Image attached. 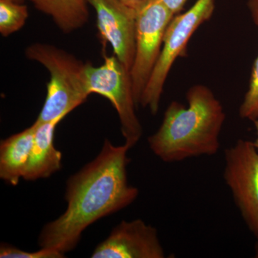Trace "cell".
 <instances>
[{"mask_svg": "<svg viewBox=\"0 0 258 258\" xmlns=\"http://www.w3.org/2000/svg\"><path fill=\"white\" fill-rule=\"evenodd\" d=\"M130 149L125 144L114 146L106 139L98 156L68 179L67 208L44 226L38 237L41 248L63 254L73 250L90 225L137 200L139 189L129 184L127 177Z\"/></svg>", "mask_w": 258, "mask_h": 258, "instance_id": "1", "label": "cell"}, {"mask_svg": "<svg viewBox=\"0 0 258 258\" xmlns=\"http://www.w3.org/2000/svg\"><path fill=\"white\" fill-rule=\"evenodd\" d=\"M186 98L187 106L171 102L159 129L148 138L151 150L164 162L213 156L220 149L226 118L222 103L210 88L201 84L189 88Z\"/></svg>", "mask_w": 258, "mask_h": 258, "instance_id": "2", "label": "cell"}, {"mask_svg": "<svg viewBox=\"0 0 258 258\" xmlns=\"http://www.w3.org/2000/svg\"><path fill=\"white\" fill-rule=\"evenodd\" d=\"M25 55L46 68L50 76L46 98L37 123L60 122L86 101L90 94L85 80L86 63L66 51L40 42L27 47Z\"/></svg>", "mask_w": 258, "mask_h": 258, "instance_id": "3", "label": "cell"}, {"mask_svg": "<svg viewBox=\"0 0 258 258\" xmlns=\"http://www.w3.org/2000/svg\"><path fill=\"white\" fill-rule=\"evenodd\" d=\"M215 0H197L187 11L174 15L166 29L160 55L141 98L139 106L157 114L168 75L173 64L186 52L190 38L202 24L210 20Z\"/></svg>", "mask_w": 258, "mask_h": 258, "instance_id": "4", "label": "cell"}, {"mask_svg": "<svg viewBox=\"0 0 258 258\" xmlns=\"http://www.w3.org/2000/svg\"><path fill=\"white\" fill-rule=\"evenodd\" d=\"M85 80L90 95L105 97L114 107L125 144L132 149L142 138L143 128L136 113L137 106L130 71L115 55L106 56L98 67L85 64Z\"/></svg>", "mask_w": 258, "mask_h": 258, "instance_id": "5", "label": "cell"}, {"mask_svg": "<svg viewBox=\"0 0 258 258\" xmlns=\"http://www.w3.org/2000/svg\"><path fill=\"white\" fill-rule=\"evenodd\" d=\"M136 11V52L130 74L138 106L160 55L166 29L174 14L163 0H147Z\"/></svg>", "mask_w": 258, "mask_h": 258, "instance_id": "6", "label": "cell"}, {"mask_svg": "<svg viewBox=\"0 0 258 258\" xmlns=\"http://www.w3.org/2000/svg\"><path fill=\"white\" fill-rule=\"evenodd\" d=\"M224 179L250 232L258 239V151L239 139L225 151Z\"/></svg>", "mask_w": 258, "mask_h": 258, "instance_id": "7", "label": "cell"}, {"mask_svg": "<svg viewBox=\"0 0 258 258\" xmlns=\"http://www.w3.org/2000/svg\"><path fill=\"white\" fill-rule=\"evenodd\" d=\"M97 15V26L104 44L131 71L136 52L137 11L120 0H87Z\"/></svg>", "mask_w": 258, "mask_h": 258, "instance_id": "8", "label": "cell"}, {"mask_svg": "<svg viewBox=\"0 0 258 258\" xmlns=\"http://www.w3.org/2000/svg\"><path fill=\"white\" fill-rule=\"evenodd\" d=\"M92 258H164L165 251L155 227L142 219L122 220L96 246Z\"/></svg>", "mask_w": 258, "mask_h": 258, "instance_id": "9", "label": "cell"}, {"mask_svg": "<svg viewBox=\"0 0 258 258\" xmlns=\"http://www.w3.org/2000/svg\"><path fill=\"white\" fill-rule=\"evenodd\" d=\"M60 121H36L34 142L23 179L35 181L50 177L62 168V153L54 145V133Z\"/></svg>", "mask_w": 258, "mask_h": 258, "instance_id": "10", "label": "cell"}, {"mask_svg": "<svg viewBox=\"0 0 258 258\" xmlns=\"http://www.w3.org/2000/svg\"><path fill=\"white\" fill-rule=\"evenodd\" d=\"M35 125L2 141L0 144V178L17 186L23 178L31 152Z\"/></svg>", "mask_w": 258, "mask_h": 258, "instance_id": "11", "label": "cell"}, {"mask_svg": "<svg viewBox=\"0 0 258 258\" xmlns=\"http://www.w3.org/2000/svg\"><path fill=\"white\" fill-rule=\"evenodd\" d=\"M37 9L50 15L64 32L83 27L88 19L87 0H30Z\"/></svg>", "mask_w": 258, "mask_h": 258, "instance_id": "12", "label": "cell"}, {"mask_svg": "<svg viewBox=\"0 0 258 258\" xmlns=\"http://www.w3.org/2000/svg\"><path fill=\"white\" fill-rule=\"evenodd\" d=\"M248 8L254 23L258 25V0H249ZM240 116L254 121L258 118V56L254 60L249 87L239 109Z\"/></svg>", "mask_w": 258, "mask_h": 258, "instance_id": "13", "label": "cell"}, {"mask_svg": "<svg viewBox=\"0 0 258 258\" xmlns=\"http://www.w3.org/2000/svg\"><path fill=\"white\" fill-rule=\"evenodd\" d=\"M28 17V8L12 0H0V32L4 37L18 31Z\"/></svg>", "mask_w": 258, "mask_h": 258, "instance_id": "14", "label": "cell"}, {"mask_svg": "<svg viewBox=\"0 0 258 258\" xmlns=\"http://www.w3.org/2000/svg\"><path fill=\"white\" fill-rule=\"evenodd\" d=\"M64 254L55 249L41 248L36 252H28L18 248L12 244L2 243L0 246L1 258H62Z\"/></svg>", "mask_w": 258, "mask_h": 258, "instance_id": "15", "label": "cell"}, {"mask_svg": "<svg viewBox=\"0 0 258 258\" xmlns=\"http://www.w3.org/2000/svg\"><path fill=\"white\" fill-rule=\"evenodd\" d=\"M187 1L188 0H163L164 4L174 13V15L179 14Z\"/></svg>", "mask_w": 258, "mask_h": 258, "instance_id": "16", "label": "cell"}, {"mask_svg": "<svg viewBox=\"0 0 258 258\" xmlns=\"http://www.w3.org/2000/svg\"><path fill=\"white\" fill-rule=\"evenodd\" d=\"M120 1L123 2L129 8L137 10L139 7L142 6L147 0H120Z\"/></svg>", "mask_w": 258, "mask_h": 258, "instance_id": "17", "label": "cell"}, {"mask_svg": "<svg viewBox=\"0 0 258 258\" xmlns=\"http://www.w3.org/2000/svg\"><path fill=\"white\" fill-rule=\"evenodd\" d=\"M254 128H255L256 131V138L255 140L254 141L253 144L254 147H255L256 149H257L258 151V118L253 121Z\"/></svg>", "mask_w": 258, "mask_h": 258, "instance_id": "18", "label": "cell"}, {"mask_svg": "<svg viewBox=\"0 0 258 258\" xmlns=\"http://www.w3.org/2000/svg\"><path fill=\"white\" fill-rule=\"evenodd\" d=\"M255 257L258 258V244L257 245V247H256Z\"/></svg>", "mask_w": 258, "mask_h": 258, "instance_id": "19", "label": "cell"}, {"mask_svg": "<svg viewBox=\"0 0 258 258\" xmlns=\"http://www.w3.org/2000/svg\"><path fill=\"white\" fill-rule=\"evenodd\" d=\"M12 1H14L15 3H20L21 0H12Z\"/></svg>", "mask_w": 258, "mask_h": 258, "instance_id": "20", "label": "cell"}]
</instances>
